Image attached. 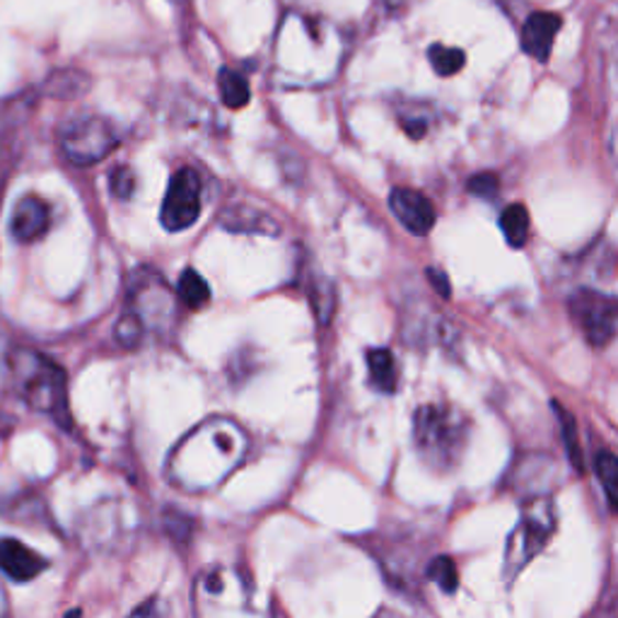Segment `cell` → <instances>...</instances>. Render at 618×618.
Instances as JSON below:
<instances>
[{
    "instance_id": "1",
    "label": "cell",
    "mask_w": 618,
    "mask_h": 618,
    "mask_svg": "<svg viewBox=\"0 0 618 618\" xmlns=\"http://www.w3.org/2000/svg\"><path fill=\"white\" fill-rule=\"evenodd\" d=\"M247 452L249 435L237 420L223 416L205 418L167 454L165 479L181 493H211L245 464Z\"/></svg>"
},
{
    "instance_id": "2",
    "label": "cell",
    "mask_w": 618,
    "mask_h": 618,
    "mask_svg": "<svg viewBox=\"0 0 618 618\" xmlns=\"http://www.w3.org/2000/svg\"><path fill=\"white\" fill-rule=\"evenodd\" d=\"M341 64V42L334 27L297 12H288L276 36V76L288 88L329 82Z\"/></svg>"
},
{
    "instance_id": "3",
    "label": "cell",
    "mask_w": 618,
    "mask_h": 618,
    "mask_svg": "<svg viewBox=\"0 0 618 618\" xmlns=\"http://www.w3.org/2000/svg\"><path fill=\"white\" fill-rule=\"evenodd\" d=\"M193 618H273L271 602L237 565H211L191 592Z\"/></svg>"
},
{
    "instance_id": "4",
    "label": "cell",
    "mask_w": 618,
    "mask_h": 618,
    "mask_svg": "<svg viewBox=\"0 0 618 618\" xmlns=\"http://www.w3.org/2000/svg\"><path fill=\"white\" fill-rule=\"evenodd\" d=\"M175 290L153 269H138L128 278L124 314L116 322V341L124 348H138L150 334L165 336L177 317Z\"/></svg>"
},
{
    "instance_id": "5",
    "label": "cell",
    "mask_w": 618,
    "mask_h": 618,
    "mask_svg": "<svg viewBox=\"0 0 618 618\" xmlns=\"http://www.w3.org/2000/svg\"><path fill=\"white\" fill-rule=\"evenodd\" d=\"M8 378L22 402L56 420L60 428L72 426L68 406V378L64 368L34 348H12L8 358Z\"/></svg>"
},
{
    "instance_id": "6",
    "label": "cell",
    "mask_w": 618,
    "mask_h": 618,
    "mask_svg": "<svg viewBox=\"0 0 618 618\" xmlns=\"http://www.w3.org/2000/svg\"><path fill=\"white\" fill-rule=\"evenodd\" d=\"M471 420L450 404H423L414 414V445L423 464L440 474L459 467L469 445Z\"/></svg>"
},
{
    "instance_id": "7",
    "label": "cell",
    "mask_w": 618,
    "mask_h": 618,
    "mask_svg": "<svg viewBox=\"0 0 618 618\" xmlns=\"http://www.w3.org/2000/svg\"><path fill=\"white\" fill-rule=\"evenodd\" d=\"M555 529H559V515H555L549 495H537V498H527L523 503L517 525L507 537L503 551V580L507 585L549 547Z\"/></svg>"
},
{
    "instance_id": "8",
    "label": "cell",
    "mask_w": 618,
    "mask_h": 618,
    "mask_svg": "<svg viewBox=\"0 0 618 618\" xmlns=\"http://www.w3.org/2000/svg\"><path fill=\"white\" fill-rule=\"evenodd\" d=\"M121 143V131L112 119L82 114L70 119L58 133V145L72 165L90 167L106 160Z\"/></svg>"
},
{
    "instance_id": "9",
    "label": "cell",
    "mask_w": 618,
    "mask_h": 618,
    "mask_svg": "<svg viewBox=\"0 0 618 618\" xmlns=\"http://www.w3.org/2000/svg\"><path fill=\"white\" fill-rule=\"evenodd\" d=\"M571 317L589 346L604 348L618 336V297L580 288L568 302Z\"/></svg>"
},
{
    "instance_id": "10",
    "label": "cell",
    "mask_w": 618,
    "mask_h": 618,
    "mask_svg": "<svg viewBox=\"0 0 618 618\" xmlns=\"http://www.w3.org/2000/svg\"><path fill=\"white\" fill-rule=\"evenodd\" d=\"M201 193L203 184L196 169L181 167L179 172L169 179L160 211V223L167 233H181V229H189L199 221L203 203Z\"/></svg>"
},
{
    "instance_id": "11",
    "label": "cell",
    "mask_w": 618,
    "mask_h": 618,
    "mask_svg": "<svg viewBox=\"0 0 618 618\" xmlns=\"http://www.w3.org/2000/svg\"><path fill=\"white\" fill-rule=\"evenodd\" d=\"M390 209L411 235L426 237L435 227L432 203L416 189H394L390 193Z\"/></svg>"
},
{
    "instance_id": "12",
    "label": "cell",
    "mask_w": 618,
    "mask_h": 618,
    "mask_svg": "<svg viewBox=\"0 0 618 618\" xmlns=\"http://www.w3.org/2000/svg\"><path fill=\"white\" fill-rule=\"evenodd\" d=\"M561 15L555 12H531L519 30V46L527 56H531L539 64H547L553 52L555 36L561 32Z\"/></svg>"
},
{
    "instance_id": "13",
    "label": "cell",
    "mask_w": 618,
    "mask_h": 618,
    "mask_svg": "<svg viewBox=\"0 0 618 618\" xmlns=\"http://www.w3.org/2000/svg\"><path fill=\"white\" fill-rule=\"evenodd\" d=\"M48 568V561L42 553L30 549L27 543L18 539H0V573L10 577L12 583H30L40 577Z\"/></svg>"
},
{
    "instance_id": "14",
    "label": "cell",
    "mask_w": 618,
    "mask_h": 618,
    "mask_svg": "<svg viewBox=\"0 0 618 618\" xmlns=\"http://www.w3.org/2000/svg\"><path fill=\"white\" fill-rule=\"evenodd\" d=\"M52 211L40 196H22L10 217V235L18 241H36L48 233Z\"/></svg>"
},
{
    "instance_id": "15",
    "label": "cell",
    "mask_w": 618,
    "mask_h": 618,
    "mask_svg": "<svg viewBox=\"0 0 618 618\" xmlns=\"http://www.w3.org/2000/svg\"><path fill=\"white\" fill-rule=\"evenodd\" d=\"M221 225L229 233H241V235H269L276 237L281 233V227L273 221L271 215L263 211L254 209L247 203H235L221 213Z\"/></svg>"
},
{
    "instance_id": "16",
    "label": "cell",
    "mask_w": 618,
    "mask_h": 618,
    "mask_svg": "<svg viewBox=\"0 0 618 618\" xmlns=\"http://www.w3.org/2000/svg\"><path fill=\"white\" fill-rule=\"evenodd\" d=\"M368 372L370 384L382 394H394L398 386V370L392 350L370 348L368 350Z\"/></svg>"
},
{
    "instance_id": "17",
    "label": "cell",
    "mask_w": 618,
    "mask_h": 618,
    "mask_svg": "<svg viewBox=\"0 0 618 618\" xmlns=\"http://www.w3.org/2000/svg\"><path fill=\"white\" fill-rule=\"evenodd\" d=\"M88 85L90 78L85 76V72L66 68L52 72V76L46 78L42 92L48 97H56V100H76V97H80L85 90H90Z\"/></svg>"
},
{
    "instance_id": "18",
    "label": "cell",
    "mask_w": 618,
    "mask_h": 618,
    "mask_svg": "<svg viewBox=\"0 0 618 618\" xmlns=\"http://www.w3.org/2000/svg\"><path fill=\"white\" fill-rule=\"evenodd\" d=\"M310 305L319 324H329L336 312V285L324 276H314L310 283Z\"/></svg>"
},
{
    "instance_id": "19",
    "label": "cell",
    "mask_w": 618,
    "mask_h": 618,
    "mask_svg": "<svg viewBox=\"0 0 618 618\" xmlns=\"http://www.w3.org/2000/svg\"><path fill=\"white\" fill-rule=\"evenodd\" d=\"M501 229L513 249H523L529 237V211L523 203L507 205L501 215Z\"/></svg>"
},
{
    "instance_id": "20",
    "label": "cell",
    "mask_w": 618,
    "mask_h": 618,
    "mask_svg": "<svg viewBox=\"0 0 618 618\" xmlns=\"http://www.w3.org/2000/svg\"><path fill=\"white\" fill-rule=\"evenodd\" d=\"M217 88H221V100L229 109H241L249 104V82L241 72L233 68H223L221 76H217Z\"/></svg>"
},
{
    "instance_id": "21",
    "label": "cell",
    "mask_w": 618,
    "mask_h": 618,
    "mask_svg": "<svg viewBox=\"0 0 618 618\" xmlns=\"http://www.w3.org/2000/svg\"><path fill=\"white\" fill-rule=\"evenodd\" d=\"M553 411H555V416H559V423H561V438L565 442L568 459H571V464L575 467V471H580V474H583V471H585V459H583V450H580L575 416L559 402H553Z\"/></svg>"
},
{
    "instance_id": "22",
    "label": "cell",
    "mask_w": 618,
    "mask_h": 618,
    "mask_svg": "<svg viewBox=\"0 0 618 618\" xmlns=\"http://www.w3.org/2000/svg\"><path fill=\"white\" fill-rule=\"evenodd\" d=\"M179 300L181 305H187L189 310H201L209 305L211 288L196 271L187 269L179 276Z\"/></svg>"
},
{
    "instance_id": "23",
    "label": "cell",
    "mask_w": 618,
    "mask_h": 618,
    "mask_svg": "<svg viewBox=\"0 0 618 618\" xmlns=\"http://www.w3.org/2000/svg\"><path fill=\"white\" fill-rule=\"evenodd\" d=\"M595 474L602 481V488L607 493L611 510L618 513V457L609 450H599L595 454Z\"/></svg>"
},
{
    "instance_id": "24",
    "label": "cell",
    "mask_w": 618,
    "mask_h": 618,
    "mask_svg": "<svg viewBox=\"0 0 618 618\" xmlns=\"http://www.w3.org/2000/svg\"><path fill=\"white\" fill-rule=\"evenodd\" d=\"M428 60L438 76H457V72L462 70L467 64V54L462 52V48L432 44L428 48Z\"/></svg>"
},
{
    "instance_id": "25",
    "label": "cell",
    "mask_w": 618,
    "mask_h": 618,
    "mask_svg": "<svg viewBox=\"0 0 618 618\" xmlns=\"http://www.w3.org/2000/svg\"><path fill=\"white\" fill-rule=\"evenodd\" d=\"M426 575L428 580H432L435 585H438L447 595H452L459 585V577H457V565L452 559H447V555H438V559H432L430 565L426 568Z\"/></svg>"
},
{
    "instance_id": "26",
    "label": "cell",
    "mask_w": 618,
    "mask_h": 618,
    "mask_svg": "<svg viewBox=\"0 0 618 618\" xmlns=\"http://www.w3.org/2000/svg\"><path fill=\"white\" fill-rule=\"evenodd\" d=\"M467 189H469L471 196L493 201L495 196H498V191H501V181L493 172H479V175H474V177L467 181Z\"/></svg>"
},
{
    "instance_id": "27",
    "label": "cell",
    "mask_w": 618,
    "mask_h": 618,
    "mask_svg": "<svg viewBox=\"0 0 618 618\" xmlns=\"http://www.w3.org/2000/svg\"><path fill=\"white\" fill-rule=\"evenodd\" d=\"M109 181H112V193L116 199L126 201L133 196V191H136V175H133L131 167H116Z\"/></svg>"
},
{
    "instance_id": "28",
    "label": "cell",
    "mask_w": 618,
    "mask_h": 618,
    "mask_svg": "<svg viewBox=\"0 0 618 618\" xmlns=\"http://www.w3.org/2000/svg\"><path fill=\"white\" fill-rule=\"evenodd\" d=\"M128 618H167V611H165V604L157 597H153L148 602H143L141 607L133 609Z\"/></svg>"
},
{
    "instance_id": "29",
    "label": "cell",
    "mask_w": 618,
    "mask_h": 618,
    "mask_svg": "<svg viewBox=\"0 0 618 618\" xmlns=\"http://www.w3.org/2000/svg\"><path fill=\"white\" fill-rule=\"evenodd\" d=\"M426 276H428L430 285H432L435 290H438L440 297H445V300L452 297V285H450V278H447V273H442V271H438V269H428Z\"/></svg>"
},
{
    "instance_id": "30",
    "label": "cell",
    "mask_w": 618,
    "mask_h": 618,
    "mask_svg": "<svg viewBox=\"0 0 618 618\" xmlns=\"http://www.w3.org/2000/svg\"><path fill=\"white\" fill-rule=\"evenodd\" d=\"M384 3L390 5V8H394V10H398V8L411 5V3H414V0H384Z\"/></svg>"
},
{
    "instance_id": "31",
    "label": "cell",
    "mask_w": 618,
    "mask_h": 618,
    "mask_svg": "<svg viewBox=\"0 0 618 618\" xmlns=\"http://www.w3.org/2000/svg\"><path fill=\"white\" fill-rule=\"evenodd\" d=\"M374 618H404V616L396 614V611H390V609H382L380 614H374Z\"/></svg>"
}]
</instances>
